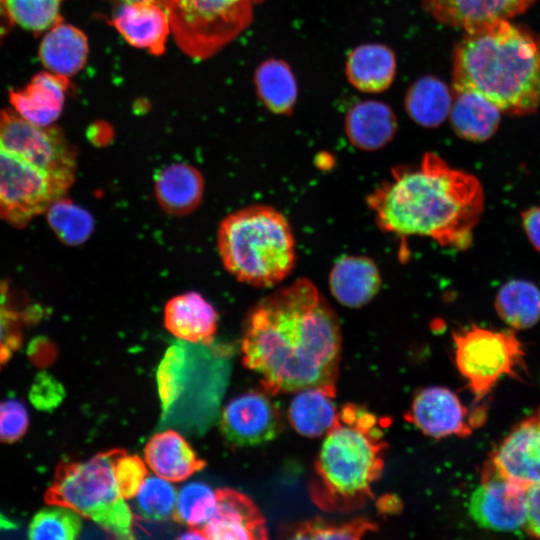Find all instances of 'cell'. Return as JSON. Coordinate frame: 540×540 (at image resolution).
Returning a JSON list of instances; mask_svg holds the SVG:
<instances>
[{
	"instance_id": "obj_1",
	"label": "cell",
	"mask_w": 540,
	"mask_h": 540,
	"mask_svg": "<svg viewBox=\"0 0 540 540\" xmlns=\"http://www.w3.org/2000/svg\"><path fill=\"white\" fill-rule=\"evenodd\" d=\"M242 362L269 394L319 388L336 395L341 353L337 316L307 278L259 301L248 314Z\"/></svg>"
},
{
	"instance_id": "obj_2",
	"label": "cell",
	"mask_w": 540,
	"mask_h": 540,
	"mask_svg": "<svg viewBox=\"0 0 540 540\" xmlns=\"http://www.w3.org/2000/svg\"><path fill=\"white\" fill-rule=\"evenodd\" d=\"M367 205L383 232L464 250L482 216L484 192L474 175L426 152L417 164L394 167L367 196Z\"/></svg>"
},
{
	"instance_id": "obj_3",
	"label": "cell",
	"mask_w": 540,
	"mask_h": 540,
	"mask_svg": "<svg viewBox=\"0 0 540 540\" xmlns=\"http://www.w3.org/2000/svg\"><path fill=\"white\" fill-rule=\"evenodd\" d=\"M472 91L508 116L540 107V38L510 20L470 31L452 53V92Z\"/></svg>"
},
{
	"instance_id": "obj_4",
	"label": "cell",
	"mask_w": 540,
	"mask_h": 540,
	"mask_svg": "<svg viewBox=\"0 0 540 540\" xmlns=\"http://www.w3.org/2000/svg\"><path fill=\"white\" fill-rule=\"evenodd\" d=\"M76 155L63 133L0 110V218L23 227L63 197L75 179Z\"/></svg>"
},
{
	"instance_id": "obj_5",
	"label": "cell",
	"mask_w": 540,
	"mask_h": 540,
	"mask_svg": "<svg viewBox=\"0 0 540 540\" xmlns=\"http://www.w3.org/2000/svg\"><path fill=\"white\" fill-rule=\"evenodd\" d=\"M379 420L365 408L346 404L326 433L308 484L311 501L327 512H350L373 497L387 443Z\"/></svg>"
},
{
	"instance_id": "obj_6",
	"label": "cell",
	"mask_w": 540,
	"mask_h": 540,
	"mask_svg": "<svg viewBox=\"0 0 540 540\" xmlns=\"http://www.w3.org/2000/svg\"><path fill=\"white\" fill-rule=\"evenodd\" d=\"M217 247L224 268L258 288L282 282L296 261L287 219L267 205H250L226 216L218 227Z\"/></svg>"
},
{
	"instance_id": "obj_7",
	"label": "cell",
	"mask_w": 540,
	"mask_h": 540,
	"mask_svg": "<svg viewBox=\"0 0 540 540\" xmlns=\"http://www.w3.org/2000/svg\"><path fill=\"white\" fill-rule=\"evenodd\" d=\"M121 449L86 461L61 462L45 493L47 504L69 507L119 539H133V513L121 496L114 462Z\"/></svg>"
},
{
	"instance_id": "obj_8",
	"label": "cell",
	"mask_w": 540,
	"mask_h": 540,
	"mask_svg": "<svg viewBox=\"0 0 540 540\" xmlns=\"http://www.w3.org/2000/svg\"><path fill=\"white\" fill-rule=\"evenodd\" d=\"M260 0H163L171 33L179 48L203 60L219 52L243 32Z\"/></svg>"
},
{
	"instance_id": "obj_9",
	"label": "cell",
	"mask_w": 540,
	"mask_h": 540,
	"mask_svg": "<svg viewBox=\"0 0 540 540\" xmlns=\"http://www.w3.org/2000/svg\"><path fill=\"white\" fill-rule=\"evenodd\" d=\"M455 362L477 400L503 376L518 377L524 351L513 331L471 326L453 335Z\"/></svg>"
},
{
	"instance_id": "obj_10",
	"label": "cell",
	"mask_w": 540,
	"mask_h": 540,
	"mask_svg": "<svg viewBox=\"0 0 540 540\" xmlns=\"http://www.w3.org/2000/svg\"><path fill=\"white\" fill-rule=\"evenodd\" d=\"M527 490L502 476L488 461L482 470L481 483L470 498V515L480 527L488 530L524 529Z\"/></svg>"
},
{
	"instance_id": "obj_11",
	"label": "cell",
	"mask_w": 540,
	"mask_h": 540,
	"mask_svg": "<svg viewBox=\"0 0 540 540\" xmlns=\"http://www.w3.org/2000/svg\"><path fill=\"white\" fill-rule=\"evenodd\" d=\"M220 429L234 445H257L278 436L282 419L279 409L265 393L252 390L235 397L225 406Z\"/></svg>"
},
{
	"instance_id": "obj_12",
	"label": "cell",
	"mask_w": 540,
	"mask_h": 540,
	"mask_svg": "<svg viewBox=\"0 0 540 540\" xmlns=\"http://www.w3.org/2000/svg\"><path fill=\"white\" fill-rule=\"evenodd\" d=\"M405 418L434 438L469 436L475 422L482 421L470 415L458 396L445 387H428L418 392Z\"/></svg>"
},
{
	"instance_id": "obj_13",
	"label": "cell",
	"mask_w": 540,
	"mask_h": 540,
	"mask_svg": "<svg viewBox=\"0 0 540 540\" xmlns=\"http://www.w3.org/2000/svg\"><path fill=\"white\" fill-rule=\"evenodd\" d=\"M489 462L508 480L528 489L540 484V411L519 422Z\"/></svg>"
},
{
	"instance_id": "obj_14",
	"label": "cell",
	"mask_w": 540,
	"mask_h": 540,
	"mask_svg": "<svg viewBox=\"0 0 540 540\" xmlns=\"http://www.w3.org/2000/svg\"><path fill=\"white\" fill-rule=\"evenodd\" d=\"M216 508L201 529L205 539L264 540L266 521L256 504L244 493L231 488L215 491Z\"/></svg>"
},
{
	"instance_id": "obj_15",
	"label": "cell",
	"mask_w": 540,
	"mask_h": 540,
	"mask_svg": "<svg viewBox=\"0 0 540 540\" xmlns=\"http://www.w3.org/2000/svg\"><path fill=\"white\" fill-rule=\"evenodd\" d=\"M537 0H422L439 23L470 31L526 12Z\"/></svg>"
},
{
	"instance_id": "obj_16",
	"label": "cell",
	"mask_w": 540,
	"mask_h": 540,
	"mask_svg": "<svg viewBox=\"0 0 540 540\" xmlns=\"http://www.w3.org/2000/svg\"><path fill=\"white\" fill-rule=\"evenodd\" d=\"M111 24L130 45L157 56L165 52L171 25L169 14L161 3L121 2Z\"/></svg>"
},
{
	"instance_id": "obj_17",
	"label": "cell",
	"mask_w": 540,
	"mask_h": 540,
	"mask_svg": "<svg viewBox=\"0 0 540 540\" xmlns=\"http://www.w3.org/2000/svg\"><path fill=\"white\" fill-rule=\"evenodd\" d=\"M69 86L68 77L56 73L41 72L20 90L9 93L15 111L28 122L37 126H50L60 116Z\"/></svg>"
},
{
	"instance_id": "obj_18",
	"label": "cell",
	"mask_w": 540,
	"mask_h": 540,
	"mask_svg": "<svg viewBox=\"0 0 540 540\" xmlns=\"http://www.w3.org/2000/svg\"><path fill=\"white\" fill-rule=\"evenodd\" d=\"M214 307L198 292H186L170 298L164 308V325L180 340L210 345L217 330Z\"/></svg>"
},
{
	"instance_id": "obj_19",
	"label": "cell",
	"mask_w": 540,
	"mask_h": 540,
	"mask_svg": "<svg viewBox=\"0 0 540 540\" xmlns=\"http://www.w3.org/2000/svg\"><path fill=\"white\" fill-rule=\"evenodd\" d=\"M381 275L376 263L366 256L339 258L329 273V289L343 306L360 308L378 294Z\"/></svg>"
},
{
	"instance_id": "obj_20",
	"label": "cell",
	"mask_w": 540,
	"mask_h": 540,
	"mask_svg": "<svg viewBox=\"0 0 540 540\" xmlns=\"http://www.w3.org/2000/svg\"><path fill=\"white\" fill-rule=\"evenodd\" d=\"M144 456L150 469L170 482L184 481L206 465L185 438L174 430L154 434L145 446Z\"/></svg>"
},
{
	"instance_id": "obj_21",
	"label": "cell",
	"mask_w": 540,
	"mask_h": 540,
	"mask_svg": "<svg viewBox=\"0 0 540 540\" xmlns=\"http://www.w3.org/2000/svg\"><path fill=\"white\" fill-rule=\"evenodd\" d=\"M204 181L200 171L186 163H174L163 168L155 177L154 194L163 211L183 216L200 204Z\"/></svg>"
},
{
	"instance_id": "obj_22",
	"label": "cell",
	"mask_w": 540,
	"mask_h": 540,
	"mask_svg": "<svg viewBox=\"0 0 540 540\" xmlns=\"http://www.w3.org/2000/svg\"><path fill=\"white\" fill-rule=\"evenodd\" d=\"M397 118L385 103L366 100L353 106L345 117V133L350 143L365 151L385 147L397 131Z\"/></svg>"
},
{
	"instance_id": "obj_23",
	"label": "cell",
	"mask_w": 540,
	"mask_h": 540,
	"mask_svg": "<svg viewBox=\"0 0 540 540\" xmlns=\"http://www.w3.org/2000/svg\"><path fill=\"white\" fill-rule=\"evenodd\" d=\"M396 57L386 45L364 44L353 49L346 60L345 74L352 86L362 92L387 90L396 74Z\"/></svg>"
},
{
	"instance_id": "obj_24",
	"label": "cell",
	"mask_w": 540,
	"mask_h": 540,
	"mask_svg": "<svg viewBox=\"0 0 540 540\" xmlns=\"http://www.w3.org/2000/svg\"><path fill=\"white\" fill-rule=\"evenodd\" d=\"M452 95L448 117L456 135L472 142L490 139L500 124L501 111L472 91L452 92Z\"/></svg>"
},
{
	"instance_id": "obj_25",
	"label": "cell",
	"mask_w": 540,
	"mask_h": 540,
	"mask_svg": "<svg viewBox=\"0 0 540 540\" xmlns=\"http://www.w3.org/2000/svg\"><path fill=\"white\" fill-rule=\"evenodd\" d=\"M89 45L86 35L78 28L62 21L51 27L43 38L39 56L52 73L72 76L87 62Z\"/></svg>"
},
{
	"instance_id": "obj_26",
	"label": "cell",
	"mask_w": 540,
	"mask_h": 540,
	"mask_svg": "<svg viewBox=\"0 0 540 540\" xmlns=\"http://www.w3.org/2000/svg\"><path fill=\"white\" fill-rule=\"evenodd\" d=\"M334 397L319 388L296 391L288 409L291 426L306 437L326 434L339 419V411L332 401Z\"/></svg>"
},
{
	"instance_id": "obj_27",
	"label": "cell",
	"mask_w": 540,
	"mask_h": 540,
	"mask_svg": "<svg viewBox=\"0 0 540 540\" xmlns=\"http://www.w3.org/2000/svg\"><path fill=\"white\" fill-rule=\"evenodd\" d=\"M452 91L435 76H424L414 82L405 95L409 117L424 127H437L449 116Z\"/></svg>"
},
{
	"instance_id": "obj_28",
	"label": "cell",
	"mask_w": 540,
	"mask_h": 540,
	"mask_svg": "<svg viewBox=\"0 0 540 540\" xmlns=\"http://www.w3.org/2000/svg\"><path fill=\"white\" fill-rule=\"evenodd\" d=\"M257 95L274 114L288 115L297 100V84L289 65L279 59L262 62L255 72Z\"/></svg>"
},
{
	"instance_id": "obj_29",
	"label": "cell",
	"mask_w": 540,
	"mask_h": 540,
	"mask_svg": "<svg viewBox=\"0 0 540 540\" xmlns=\"http://www.w3.org/2000/svg\"><path fill=\"white\" fill-rule=\"evenodd\" d=\"M495 309L514 329H527L540 319V289L527 280H511L497 292Z\"/></svg>"
},
{
	"instance_id": "obj_30",
	"label": "cell",
	"mask_w": 540,
	"mask_h": 540,
	"mask_svg": "<svg viewBox=\"0 0 540 540\" xmlns=\"http://www.w3.org/2000/svg\"><path fill=\"white\" fill-rule=\"evenodd\" d=\"M46 215L51 229L67 245L83 244L94 229V220L91 214L63 197L48 207Z\"/></svg>"
},
{
	"instance_id": "obj_31",
	"label": "cell",
	"mask_w": 540,
	"mask_h": 540,
	"mask_svg": "<svg viewBox=\"0 0 540 540\" xmlns=\"http://www.w3.org/2000/svg\"><path fill=\"white\" fill-rule=\"evenodd\" d=\"M215 508V491L204 483L191 482L177 493L173 519L189 528L201 530Z\"/></svg>"
},
{
	"instance_id": "obj_32",
	"label": "cell",
	"mask_w": 540,
	"mask_h": 540,
	"mask_svg": "<svg viewBox=\"0 0 540 540\" xmlns=\"http://www.w3.org/2000/svg\"><path fill=\"white\" fill-rule=\"evenodd\" d=\"M48 505L34 515L28 528V537L60 540L77 538L82 528V516L66 506Z\"/></svg>"
},
{
	"instance_id": "obj_33",
	"label": "cell",
	"mask_w": 540,
	"mask_h": 540,
	"mask_svg": "<svg viewBox=\"0 0 540 540\" xmlns=\"http://www.w3.org/2000/svg\"><path fill=\"white\" fill-rule=\"evenodd\" d=\"M176 500L177 491L170 481L147 476L136 494L134 506L139 517L158 522L173 518Z\"/></svg>"
},
{
	"instance_id": "obj_34",
	"label": "cell",
	"mask_w": 540,
	"mask_h": 540,
	"mask_svg": "<svg viewBox=\"0 0 540 540\" xmlns=\"http://www.w3.org/2000/svg\"><path fill=\"white\" fill-rule=\"evenodd\" d=\"M29 316L16 306L8 284L0 281V369L21 347Z\"/></svg>"
},
{
	"instance_id": "obj_35",
	"label": "cell",
	"mask_w": 540,
	"mask_h": 540,
	"mask_svg": "<svg viewBox=\"0 0 540 540\" xmlns=\"http://www.w3.org/2000/svg\"><path fill=\"white\" fill-rule=\"evenodd\" d=\"M10 22L34 32L51 28L62 21V0H0Z\"/></svg>"
},
{
	"instance_id": "obj_36",
	"label": "cell",
	"mask_w": 540,
	"mask_h": 540,
	"mask_svg": "<svg viewBox=\"0 0 540 540\" xmlns=\"http://www.w3.org/2000/svg\"><path fill=\"white\" fill-rule=\"evenodd\" d=\"M376 529L375 523L363 518L339 524L313 519L289 527L284 533L291 539H359Z\"/></svg>"
},
{
	"instance_id": "obj_37",
	"label": "cell",
	"mask_w": 540,
	"mask_h": 540,
	"mask_svg": "<svg viewBox=\"0 0 540 540\" xmlns=\"http://www.w3.org/2000/svg\"><path fill=\"white\" fill-rule=\"evenodd\" d=\"M114 472L121 496L130 500L136 496L148 476L147 467L138 455H129L123 449L114 462Z\"/></svg>"
},
{
	"instance_id": "obj_38",
	"label": "cell",
	"mask_w": 540,
	"mask_h": 540,
	"mask_svg": "<svg viewBox=\"0 0 540 540\" xmlns=\"http://www.w3.org/2000/svg\"><path fill=\"white\" fill-rule=\"evenodd\" d=\"M29 417L22 402L14 399L0 401V442L13 443L24 436Z\"/></svg>"
},
{
	"instance_id": "obj_39",
	"label": "cell",
	"mask_w": 540,
	"mask_h": 540,
	"mask_svg": "<svg viewBox=\"0 0 540 540\" xmlns=\"http://www.w3.org/2000/svg\"><path fill=\"white\" fill-rule=\"evenodd\" d=\"M524 530L535 538H540V484L527 490V519Z\"/></svg>"
},
{
	"instance_id": "obj_40",
	"label": "cell",
	"mask_w": 540,
	"mask_h": 540,
	"mask_svg": "<svg viewBox=\"0 0 540 540\" xmlns=\"http://www.w3.org/2000/svg\"><path fill=\"white\" fill-rule=\"evenodd\" d=\"M521 222L529 242L540 252V206H533L523 211Z\"/></svg>"
},
{
	"instance_id": "obj_41",
	"label": "cell",
	"mask_w": 540,
	"mask_h": 540,
	"mask_svg": "<svg viewBox=\"0 0 540 540\" xmlns=\"http://www.w3.org/2000/svg\"><path fill=\"white\" fill-rule=\"evenodd\" d=\"M7 21L9 22L10 19L8 18L7 14H6V11H5V9H4L1 1H0V31H2V29H3L2 25Z\"/></svg>"
},
{
	"instance_id": "obj_42",
	"label": "cell",
	"mask_w": 540,
	"mask_h": 540,
	"mask_svg": "<svg viewBox=\"0 0 540 540\" xmlns=\"http://www.w3.org/2000/svg\"><path fill=\"white\" fill-rule=\"evenodd\" d=\"M120 2H135V1H156L161 3L163 0H119Z\"/></svg>"
},
{
	"instance_id": "obj_43",
	"label": "cell",
	"mask_w": 540,
	"mask_h": 540,
	"mask_svg": "<svg viewBox=\"0 0 540 540\" xmlns=\"http://www.w3.org/2000/svg\"><path fill=\"white\" fill-rule=\"evenodd\" d=\"M0 35H1V32H0Z\"/></svg>"
}]
</instances>
